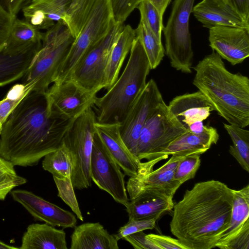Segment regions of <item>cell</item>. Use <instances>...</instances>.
I'll use <instances>...</instances> for the list:
<instances>
[{
	"instance_id": "44",
	"label": "cell",
	"mask_w": 249,
	"mask_h": 249,
	"mask_svg": "<svg viewBox=\"0 0 249 249\" xmlns=\"http://www.w3.org/2000/svg\"><path fill=\"white\" fill-rule=\"evenodd\" d=\"M158 9L162 17L172 0H149Z\"/></svg>"
},
{
	"instance_id": "4",
	"label": "cell",
	"mask_w": 249,
	"mask_h": 249,
	"mask_svg": "<svg viewBox=\"0 0 249 249\" xmlns=\"http://www.w3.org/2000/svg\"><path fill=\"white\" fill-rule=\"evenodd\" d=\"M127 64L121 76L102 97L96 98L97 123L120 124L145 87L151 70L149 60L136 36Z\"/></svg>"
},
{
	"instance_id": "49",
	"label": "cell",
	"mask_w": 249,
	"mask_h": 249,
	"mask_svg": "<svg viewBox=\"0 0 249 249\" xmlns=\"http://www.w3.org/2000/svg\"><path fill=\"white\" fill-rule=\"evenodd\" d=\"M2 126V124H1V123H0V132H1V130Z\"/></svg>"
},
{
	"instance_id": "6",
	"label": "cell",
	"mask_w": 249,
	"mask_h": 249,
	"mask_svg": "<svg viewBox=\"0 0 249 249\" xmlns=\"http://www.w3.org/2000/svg\"><path fill=\"white\" fill-rule=\"evenodd\" d=\"M96 122L95 112L89 107L74 120L63 141L72 155L71 178L74 188L78 190L92 185L90 160Z\"/></svg>"
},
{
	"instance_id": "1",
	"label": "cell",
	"mask_w": 249,
	"mask_h": 249,
	"mask_svg": "<svg viewBox=\"0 0 249 249\" xmlns=\"http://www.w3.org/2000/svg\"><path fill=\"white\" fill-rule=\"evenodd\" d=\"M45 92L31 90L2 124L0 155L14 166L37 164L59 147L74 121L50 116Z\"/></svg>"
},
{
	"instance_id": "23",
	"label": "cell",
	"mask_w": 249,
	"mask_h": 249,
	"mask_svg": "<svg viewBox=\"0 0 249 249\" xmlns=\"http://www.w3.org/2000/svg\"><path fill=\"white\" fill-rule=\"evenodd\" d=\"M71 235V249H118V240L99 222L75 226Z\"/></svg>"
},
{
	"instance_id": "27",
	"label": "cell",
	"mask_w": 249,
	"mask_h": 249,
	"mask_svg": "<svg viewBox=\"0 0 249 249\" xmlns=\"http://www.w3.org/2000/svg\"><path fill=\"white\" fill-rule=\"evenodd\" d=\"M41 47L16 55L0 51V87L22 78Z\"/></svg>"
},
{
	"instance_id": "25",
	"label": "cell",
	"mask_w": 249,
	"mask_h": 249,
	"mask_svg": "<svg viewBox=\"0 0 249 249\" xmlns=\"http://www.w3.org/2000/svg\"><path fill=\"white\" fill-rule=\"evenodd\" d=\"M43 36L44 33L26 20L16 17L2 51L12 55L26 53L41 46Z\"/></svg>"
},
{
	"instance_id": "36",
	"label": "cell",
	"mask_w": 249,
	"mask_h": 249,
	"mask_svg": "<svg viewBox=\"0 0 249 249\" xmlns=\"http://www.w3.org/2000/svg\"><path fill=\"white\" fill-rule=\"evenodd\" d=\"M158 220L157 218L128 220V222L121 227L114 236L119 240L128 235L138 231L152 230L156 228Z\"/></svg>"
},
{
	"instance_id": "35",
	"label": "cell",
	"mask_w": 249,
	"mask_h": 249,
	"mask_svg": "<svg viewBox=\"0 0 249 249\" xmlns=\"http://www.w3.org/2000/svg\"><path fill=\"white\" fill-rule=\"evenodd\" d=\"M28 93L18 86H14L8 91L0 103V123H4L11 112Z\"/></svg>"
},
{
	"instance_id": "42",
	"label": "cell",
	"mask_w": 249,
	"mask_h": 249,
	"mask_svg": "<svg viewBox=\"0 0 249 249\" xmlns=\"http://www.w3.org/2000/svg\"><path fill=\"white\" fill-rule=\"evenodd\" d=\"M245 21L249 22V0H224Z\"/></svg>"
},
{
	"instance_id": "43",
	"label": "cell",
	"mask_w": 249,
	"mask_h": 249,
	"mask_svg": "<svg viewBox=\"0 0 249 249\" xmlns=\"http://www.w3.org/2000/svg\"><path fill=\"white\" fill-rule=\"evenodd\" d=\"M25 0H2L3 6L13 16L16 17L21 9Z\"/></svg>"
},
{
	"instance_id": "31",
	"label": "cell",
	"mask_w": 249,
	"mask_h": 249,
	"mask_svg": "<svg viewBox=\"0 0 249 249\" xmlns=\"http://www.w3.org/2000/svg\"><path fill=\"white\" fill-rule=\"evenodd\" d=\"M136 36L140 40L145 51L151 69H156L164 56L165 50L161 41L152 33L146 24L140 20L135 29Z\"/></svg>"
},
{
	"instance_id": "37",
	"label": "cell",
	"mask_w": 249,
	"mask_h": 249,
	"mask_svg": "<svg viewBox=\"0 0 249 249\" xmlns=\"http://www.w3.org/2000/svg\"><path fill=\"white\" fill-rule=\"evenodd\" d=\"M115 21L124 23L142 0H110Z\"/></svg>"
},
{
	"instance_id": "48",
	"label": "cell",
	"mask_w": 249,
	"mask_h": 249,
	"mask_svg": "<svg viewBox=\"0 0 249 249\" xmlns=\"http://www.w3.org/2000/svg\"><path fill=\"white\" fill-rule=\"evenodd\" d=\"M30 0H25L23 6L25 4H26V3H27ZM70 0L72 1V0Z\"/></svg>"
},
{
	"instance_id": "2",
	"label": "cell",
	"mask_w": 249,
	"mask_h": 249,
	"mask_svg": "<svg viewBox=\"0 0 249 249\" xmlns=\"http://www.w3.org/2000/svg\"><path fill=\"white\" fill-rule=\"evenodd\" d=\"M233 189L216 180L196 183L173 207L172 234L187 249H211L230 225Z\"/></svg>"
},
{
	"instance_id": "21",
	"label": "cell",
	"mask_w": 249,
	"mask_h": 249,
	"mask_svg": "<svg viewBox=\"0 0 249 249\" xmlns=\"http://www.w3.org/2000/svg\"><path fill=\"white\" fill-rule=\"evenodd\" d=\"M219 138L216 129L211 126L205 125L204 130L198 134L188 131L173 141L159 157L201 155L210 149L212 145L216 144Z\"/></svg>"
},
{
	"instance_id": "29",
	"label": "cell",
	"mask_w": 249,
	"mask_h": 249,
	"mask_svg": "<svg viewBox=\"0 0 249 249\" xmlns=\"http://www.w3.org/2000/svg\"><path fill=\"white\" fill-rule=\"evenodd\" d=\"M43 158L42 168L53 177L60 178L71 177L73 166L72 155L63 141L58 148Z\"/></svg>"
},
{
	"instance_id": "15",
	"label": "cell",
	"mask_w": 249,
	"mask_h": 249,
	"mask_svg": "<svg viewBox=\"0 0 249 249\" xmlns=\"http://www.w3.org/2000/svg\"><path fill=\"white\" fill-rule=\"evenodd\" d=\"M221 249H249V185L233 190L229 226L215 244Z\"/></svg>"
},
{
	"instance_id": "9",
	"label": "cell",
	"mask_w": 249,
	"mask_h": 249,
	"mask_svg": "<svg viewBox=\"0 0 249 249\" xmlns=\"http://www.w3.org/2000/svg\"><path fill=\"white\" fill-rule=\"evenodd\" d=\"M188 131L163 101L148 117L141 130L136 156L140 160L157 159L173 141Z\"/></svg>"
},
{
	"instance_id": "32",
	"label": "cell",
	"mask_w": 249,
	"mask_h": 249,
	"mask_svg": "<svg viewBox=\"0 0 249 249\" xmlns=\"http://www.w3.org/2000/svg\"><path fill=\"white\" fill-rule=\"evenodd\" d=\"M137 8L140 13V20L143 22L155 36L161 41L163 27V17L156 6L149 0H142Z\"/></svg>"
},
{
	"instance_id": "8",
	"label": "cell",
	"mask_w": 249,
	"mask_h": 249,
	"mask_svg": "<svg viewBox=\"0 0 249 249\" xmlns=\"http://www.w3.org/2000/svg\"><path fill=\"white\" fill-rule=\"evenodd\" d=\"M116 22L111 0H100L74 39L55 76L53 83L67 80L73 68L84 53L105 37Z\"/></svg>"
},
{
	"instance_id": "12",
	"label": "cell",
	"mask_w": 249,
	"mask_h": 249,
	"mask_svg": "<svg viewBox=\"0 0 249 249\" xmlns=\"http://www.w3.org/2000/svg\"><path fill=\"white\" fill-rule=\"evenodd\" d=\"M45 92L48 114L62 120H75L95 102L96 93L72 80L54 82Z\"/></svg>"
},
{
	"instance_id": "20",
	"label": "cell",
	"mask_w": 249,
	"mask_h": 249,
	"mask_svg": "<svg viewBox=\"0 0 249 249\" xmlns=\"http://www.w3.org/2000/svg\"><path fill=\"white\" fill-rule=\"evenodd\" d=\"M168 107L170 112L187 130L191 124L203 122L214 111L209 101L199 90L175 97Z\"/></svg>"
},
{
	"instance_id": "33",
	"label": "cell",
	"mask_w": 249,
	"mask_h": 249,
	"mask_svg": "<svg viewBox=\"0 0 249 249\" xmlns=\"http://www.w3.org/2000/svg\"><path fill=\"white\" fill-rule=\"evenodd\" d=\"M58 190V196L70 207L77 218L83 221L84 217L74 191L71 177L60 178L53 177Z\"/></svg>"
},
{
	"instance_id": "38",
	"label": "cell",
	"mask_w": 249,
	"mask_h": 249,
	"mask_svg": "<svg viewBox=\"0 0 249 249\" xmlns=\"http://www.w3.org/2000/svg\"><path fill=\"white\" fill-rule=\"evenodd\" d=\"M14 165L0 155V185L14 183L18 186L26 182V179L18 176L14 169Z\"/></svg>"
},
{
	"instance_id": "17",
	"label": "cell",
	"mask_w": 249,
	"mask_h": 249,
	"mask_svg": "<svg viewBox=\"0 0 249 249\" xmlns=\"http://www.w3.org/2000/svg\"><path fill=\"white\" fill-rule=\"evenodd\" d=\"M14 200L21 205L36 220L53 227L74 228L77 219L71 212L65 210L33 192L21 189L12 190Z\"/></svg>"
},
{
	"instance_id": "28",
	"label": "cell",
	"mask_w": 249,
	"mask_h": 249,
	"mask_svg": "<svg viewBox=\"0 0 249 249\" xmlns=\"http://www.w3.org/2000/svg\"><path fill=\"white\" fill-rule=\"evenodd\" d=\"M100 0H72L62 20L75 39Z\"/></svg>"
},
{
	"instance_id": "46",
	"label": "cell",
	"mask_w": 249,
	"mask_h": 249,
	"mask_svg": "<svg viewBox=\"0 0 249 249\" xmlns=\"http://www.w3.org/2000/svg\"><path fill=\"white\" fill-rule=\"evenodd\" d=\"M205 125L203 122H197L191 124L188 128V130L194 133H200L204 129Z\"/></svg>"
},
{
	"instance_id": "11",
	"label": "cell",
	"mask_w": 249,
	"mask_h": 249,
	"mask_svg": "<svg viewBox=\"0 0 249 249\" xmlns=\"http://www.w3.org/2000/svg\"><path fill=\"white\" fill-rule=\"evenodd\" d=\"M168 156L160 157L153 160L141 162L137 175L130 177L126 185V191L132 199L145 191H156L173 197L181 184L174 179L177 166L185 157L172 155L171 158L156 170L154 165Z\"/></svg>"
},
{
	"instance_id": "7",
	"label": "cell",
	"mask_w": 249,
	"mask_h": 249,
	"mask_svg": "<svg viewBox=\"0 0 249 249\" xmlns=\"http://www.w3.org/2000/svg\"><path fill=\"white\" fill-rule=\"evenodd\" d=\"M195 0H175L162 31L165 53L171 66L182 72H192L194 53L192 47L189 19Z\"/></svg>"
},
{
	"instance_id": "30",
	"label": "cell",
	"mask_w": 249,
	"mask_h": 249,
	"mask_svg": "<svg viewBox=\"0 0 249 249\" xmlns=\"http://www.w3.org/2000/svg\"><path fill=\"white\" fill-rule=\"evenodd\" d=\"M224 128L232 142L229 153L241 167L249 172V131L239 126L223 123Z\"/></svg>"
},
{
	"instance_id": "16",
	"label": "cell",
	"mask_w": 249,
	"mask_h": 249,
	"mask_svg": "<svg viewBox=\"0 0 249 249\" xmlns=\"http://www.w3.org/2000/svg\"><path fill=\"white\" fill-rule=\"evenodd\" d=\"M209 29V45L222 58L235 65L249 56V28L219 25Z\"/></svg>"
},
{
	"instance_id": "13",
	"label": "cell",
	"mask_w": 249,
	"mask_h": 249,
	"mask_svg": "<svg viewBox=\"0 0 249 249\" xmlns=\"http://www.w3.org/2000/svg\"><path fill=\"white\" fill-rule=\"evenodd\" d=\"M90 176L94 183L109 194L116 202L124 206L128 202L124 175L103 144L96 132L92 144Z\"/></svg>"
},
{
	"instance_id": "19",
	"label": "cell",
	"mask_w": 249,
	"mask_h": 249,
	"mask_svg": "<svg viewBox=\"0 0 249 249\" xmlns=\"http://www.w3.org/2000/svg\"><path fill=\"white\" fill-rule=\"evenodd\" d=\"M192 13L204 27L209 29L219 25L249 28V22L224 0H202L193 6Z\"/></svg>"
},
{
	"instance_id": "34",
	"label": "cell",
	"mask_w": 249,
	"mask_h": 249,
	"mask_svg": "<svg viewBox=\"0 0 249 249\" xmlns=\"http://www.w3.org/2000/svg\"><path fill=\"white\" fill-rule=\"evenodd\" d=\"M200 155L185 157L178 164L174 175V179L181 185L193 178L200 165Z\"/></svg>"
},
{
	"instance_id": "14",
	"label": "cell",
	"mask_w": 249,
	"mask_h": 249,
	"mask_svg": "<svg viewBox=\"0 0 249 249\" xmlns=\"http://www.w3.org/2000/svg\"><path fill=\"white\" fill-rule=\"evenodd\" d=\"M163 101L156 82L150 79L132 105L123 122L119 124L120 134L124 142L135 156L137 143L145 122Z\"/></svg>"
},
{
	"instance_id": "5",
	"label": "cell",
	"mask_w": 249,
	"mask_h": 249,
	"mask_svg": "<svg viewBox=\"0 0 249 249\" xmlns=\"http://www.w3.org/2000/svg\"><path fill=\"white\" fill-rule=\"evenodd\" d=\"M74 40L62 20L48 29L44 33L41 47L22 77V84L33 86L32 90L45 92L53 83Z\"/></svg>"
},
{
	"instance_id": "26",
	"label": "cell",
	"mask_w": 249,
	"mask_h": 249,
	"mask_svg": "<svg viewBox=\"0 0 249 249\" xmlns=\"http://www.w3.org/2000/svg\"><path fill=\"white\" fill-rule=\"evenodd\" d=\"M136 37L135 29L124 25L110 52L106 69L104 89H109L118 78L124 61Z\"/></svg>"
},
{
	"instance_id": "39",
	"label": "cell",
	"mask_w": 249,
	"mask_h": 249,
	"mask_svg": "<svg viewBox=\"0 0 249 249\" xmlns=\"http://www.w3.org/2000/svg\"><path fill=\"white\" fill-rule=\"evenodd\" d=\"M16 17L8 12L0 1V51L5 45Z\"/></svg>"
},
{
	"instance_id": "10",
	"label": "cell",
	"mask_w": 249,
	"mask_h": 249,
	"mask_svg": "<svg viewBox=\"0 0 249 249\" xmlns=\"http://www.w3.org/2000/svg\"><path fill=\"white\" fill-rule=\"evenodd\" d=\"M124 26V23L116 21L107 35L84 53L68 80H72L83 89L96 94L104 89L109 55Z\"/></svg>"
},
{
	"instance_id": "47",
	"label": "cell",
	"mask_w": 249,
	"mask_h": 249,
	"mask_svg": "<svg viewBox=\"0 0 249 249\" xmlns=\"http://www.w3.org/2000/svg\"><path fill=\"white\" fill-rule=\"evenodd\" d=\"M19 248L11 246L0 241V249H17Z\"/></svg>"
},
{
	"instance_id": "18",
	"label": "cell",
	"mask_w": 249,
	"mask_h": 249,
	"mask_svg": "<svg viewBox=\"0 0 249 249\" xmlns=\"http://www.w3.org/2000/svg\"><path fill=\"white\" fill-rule=\"evenodd\" d=\"M96 132L111 156L129 177L135 176L141 160L127 148L120 134L119 124L96 123Z\"/></svg>"
},
{
	"instance_id": "3",
	"label": "cell",
	"mask_w": 249,
	"mask_h": 249,
	"mask_svg": "<svg viewBox=\"0 0 249 249\" xmlns=\"http://www.w3.org/2000/svg\"><path fill=\"white\" fill-rule=\"evenodd\" d=\"M193 84L209 101L214 111L230 124H249V79L233 73L214 51L193 68Z\"/></svg>"
},
{
	"instance_id": "40",
	"label": "cell",
	"mask_w": 249,
	"mask_h": 249,
	"mask_svg": "<svg viewBox=\"0 0 249 249\" xmlns=\"http://www.w3.org/2000/svg\"><path fill=\"white\" fill-rule=\"evenodd\" d=\"M130 243L135 249H160L147 237V234L143 231H138L128 235L123 238Z\"/></svg>"
},
{
	"instance_id": "22",
	"label": "cell",
	"mask_w": 249,
	"mask_h": 249,
	"mask_svg": "<svg viewBox=\"0 0 249 249\" xmlns=\"http://www.w3.org/2000/svg\"><path fill=\"white\" fill-rule=\"evenodd\" d=\"M171 196L156 191L141 193L124 206L129 220L157 218L170 212L174 207Z\"/></svg>"
},
{
	"instance_id": "41",
	"label": "cell",
	"mask_w": 249,
	"mask_h": 249,
	"mask_svg": "<svg viewBox=\"0 0 249 249\" xmlns=\"http://www.w3.org/2000/svg\"><path fill=\"white\" fill-rule=\"evenodd\" d=\"M147 237L160 249H187L177 238L153 233L147 234Z\"/></svg>"
},
{
	"instance_id": "24",
	"label": "cell",
	"mask_w": 249,
	"mask_h": 249,
	"mask_svg": "<svg viewBox=\"0 0 249 249\" xmlns=\"http://www.w3.org/2000/svg\"><path fill=\"white\" fill-rule=\"evenodd\" d=\"M21 249H67L66 233L47 223L28 226L23 235Z\"/></svg>"
},
{
	"instance_id": "45",
	"label": "cell",
	"mask_w": 249,
	"mask_h": 249,
	"mask_svg": "<svg viewBox=\"0 0 249 249\" xmlns=\"http://www.w3.org/2000/svg\"><path fill=\"white\" fill-rule=\"evenodd\" d=\"M18 185L14 183H8L0 185V200H4L7 195Z\"/></svg>"
}]
</instances>
